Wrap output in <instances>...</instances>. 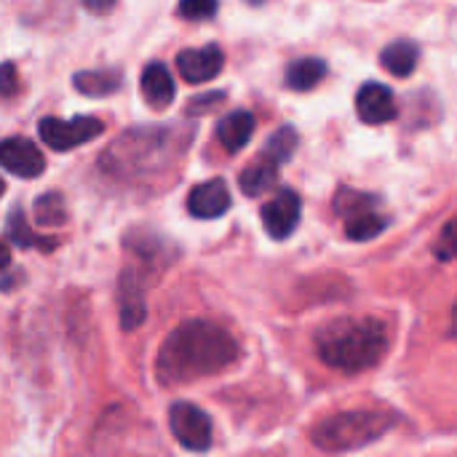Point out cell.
I'll return each instance as SVG.
<instances>
[{
	"mask_svg": "<svg viewBox=\"0 0 457 457\" xmlns=\"http://www.w3.org/2000/svg\"><path fill=\"white\" fill-rule=\"evenodd\" d=\"M436 254L442 260H455L457 257V217H453L445 225V230H442V236L436 241Z\"/></svg>",
	"mask_w": 457,
	"mask_h": 457,
	"instance_id": "25",
	"label": "cell"
},
{
	"mask_svg": "<svg viewBox=\"0 0 457 457\" xmlns=\"http://www.w3.org/2000/svg\"><path fill=\"white\" fill-rule=\"evenodd\" d=\"M388 348V329L383 321L359 316V319H335L316 332L319 359L340 372H364L375 367Z\"/></svg>",
	"mask_w": 457,
	"mask_h": 457,
	"instance_id": "2",
	"label": "cell"
},
{
	"mask_svg": "<svg viewBox=\"0 0 457 457\" xmlns=\"http://www.w3.org/2000/svg\"><path fill=\"white\" fill-rule=\"evenodd\" d=\"M303 214V201L292 187H281L265 206H262V225L270 238L284 241L297 230Z\"/></svg>",
	"mask_w": 457,
	"mask_h": 457,
	"instance_id": "7",
	"label": "cell"
},
{
	"mask_svg": "<svg viewBox=\"0 0 457 457\" xmlns=\"http://www.w3.org/2000/svg\"><path fill=\"white\" fill-rule=\"evenodd\" d=\"M67 217V204L59 193L37 195L35 201V222L37 225H62Z\"/></svg>",
	"mask_w": 457,
	"mask_h": 457,
	"instance_id": "23",
	"label": "cell"
},
{
	"mask_svg": "<svg viewBox=\"0 0 457 457\" xmlns=\"http://www.w3.org/2000/svg\"><path fill=\"white\" fill-rule=\"evenodd\" d=\"M0 163L8 174H16L21 179H35L46 171V158L37 150L35 142L27 137H8L0 145Z\"/></svg>",
	"mask_w": 457,
	"mask_h": 457,
	"instance_id": "8",
	"label": "cell"
},
{
	"mask_svg": "<svg viewBox=\"0 0 457 457\" xmlns=\"http://www.w3.org/2000/svg\"><path fill=\"white\" fill-rule=\"evenodd\" d=\"M254 115L249 110H236V112H228L225 118H220L217 123V139L222 142L225 150L230 153H238L249 145L252 134H254Z\"/></svg>",
	"mask_w": 457,
	"mask_h": 457,
	"instance_id": "13",
	"label": "cell"
},
{
	"mask_svg": "<svg viewBox=\"0 0 457 457\" xmlns=\"http://www.w3.org/2000/svg\"><path fill=\"white\" fill-rule=\"evenodd\" d=\"M238 359L236 337L212 321H185L166 335L155 356V378L161 386H185L220 375Z\"/></svg>",
	"mask_w": 457,
	"mask_h": 457,
	"instance_id": "1",
	"label": "cell"
},
{
	"mask_svg": "<svg viewBox=\"0 0 457 457\" xmlns=\"http://www.w3.org/2000/svg\"><path fill=\"white\" fill-rule=\"evenodd\" d=\"M418 59H420V51L412 40H394L391 46L383 48V56H380L383 67L396 78L412 75L418 67Z\"/></svg>",
	"mask_w": 457,
	"mask_h": 457,
	"instance_id": "18",
	"label": "cell"
},
{
	"mask_svg": "<svg viewBox=\"0 0 457 457\" xmlns=\"http://www.w3.org/2000/svg\"><path fill=\"white\" fill-rule=\"evenodd\" d=\"M230 209V190L225 179H206L187 195V212L195 220H217Z\"/></svg>",
	"mask_w": 457,
	"mask_h": 457,
	"instance_id": "11",
	"label": "cell"
},
{
	"mask_svg": "<svg viewBox=\"0 0 457 457\" xmlns=\"http://www.w3.org/2000/svg\"><path fill=\"white\" fill-rule=\"evenodd\" d=\"M118 0H83V5L91 11V13H107Z\"/></svg>",
	"mask_w": 457,
	"mask_h": 457,
	"instance_id": "27",
	"label": "cell"
},
{
	"mask_svg": "<svg viewBox=\"0 0 457 457\" xmlns=\"http://www.w3.org/2000/svg\"><path fill=\"white\" fill-rule=\"evenodd\" d=\"M169 428H171L174 439L190 453H206L212 447V420L201 407H195L190 402L171 404Z\"/></svg>",
	"mask_w": 457,
	"mask_h": 457,
	"instance_id": "6",
	"label": "cell"
},
{
	"mask_svg": "<svg viewBox=\"0 0 457 457\" xmlns=\"http://www.w3.org/2000/svg\"><path fill=\"white\" fill-rule=\"evenodd\" d=\"M5 238L19 246V249H29V246H46V249H54L56 246V238H43L32 230V225L27 222L24 217V209L21 206H13L5 217Z\"/></svg>",
	"mask_w": 457,
	"mask_h": 457,
	"instance_id": "15",
	"label": "cell"
},
{
	"mask_svg": "<svg viewBox=\"0 0 457 457\" xmlns=\"http://www.w3.org/2000/svg\"><path fill=\"white\" fill-rule=\"evenodd\" d=\"M139 86H142L145 102L150 107H155V110L169 107L171 99H174V78H171V72H169V67L163 62H150L142 70Z\"/></svg>",
	"mask_w": 457,
	"mask_h": 457,
	"instance_id": "12",
	"label": "cell"
},
{
	"mask_svg": "<svg viewBox=\"0 0 457 457\" xmlns=\"http://www.w3.org/2000/svg\"><path fill=\"white\" fill-rule=\"evenodd\" d=\"M391 426L394 418L386 412H340L321 420L311 431V442L324 453H351L378 442Z\"/></svg>",
	"mask_w": 457,
	"mask_h": 457,
	"instance_id": "4",
	"label": "cell"
},
{
	"mask_svg": "<svg viewBox=\"0 0 457 457\" xmlns=\"http://www.w3.org/2000/svg\"><path fill=\"white\" fill-rule=\"evenodd\" d=\"M217 8H220V0H179L177 13L190 21H204V19H212Z\"/></svg>",
	"mask_w": 457,
	"mask_h": 457,
	"instance_id": "24",
	"label": "cell"
},
{
	"mask_svg": "<svg viewBox=\"0 0 457 457\" xmlns=\"http://www.w3.org/2000/svg\"><path fill=\"white\" fill-rule=\"evenodd\" d=\"M187 134L177 137L174 126H139L123 131L102 155V166L115 177L155 174L174 155H182Z\"/></svg>",
	"mask_w": 457,
	"mask_h": 457,
	"instance_id": "3",
	"label": "cell"
},
{
	"mask_svg": "<svg viewBox=\"0 0 457 457\" xmlns=\"http://www.w3.org/2000/svg\"><path fill=\"white\" fill-rule=\"evenodd\" d=\"M327 75V64L321 59L305 56V59H295L287 67V86L295 91H311L316 88Z\"/></svg>",
	"mask_w": 457,
	"mask_h": 457,
	"instance_id": "19",
	"label": "cell"
},
{
	"mask_svg": "<svg viewBox=\"0 0 457 457\" xmlns=\"http://www.w3.org/2000/svg\"><path fill=\"white\" fill-rule=\"evenodd\" d=\"M276 179H278V163L262 155V161H257V163H252V166H246L241 171L238 185H241L244 195L257 198V195L268 193L276 185Z\"/></svg>",
	"mask_w": 457,
	"mask_h": 457,
	"instance_id": "17",
	"label": "cell"
},
{
	"mask_svg": "<svg viewBox=\"0 0 457 457\" xmlns=\"http://www.w3.org/2000/svg\"><path fill=\"white\" fill-rule=\"evenodd\" d=\"M104 131V123L94 115H75L72 120H59V118H43L37 123V134L40 139L51 147V150H72L83 142H91L94 137H99Z\"/></svg>",
	"mask_w": 457,
	"mask_h": 457,
	"instance_id": "5",
	"label": "cell"
},
{
	"mask_svg": "<svg viewBox=\"0 0 457 457\" xmlns=\"http://www.w3.org/2000/svg\"><path fill=\"white\" fill-rule=\"evenodd\" d=\"M13 88H16L13 64H11V62H5V64H3V94H5V96H13Z\"/></svg>",
	"mask_w": 457,
	"mask_h": 457,
	"instance_id": "26",
	"label": "cell"
},
{
	"mask_svg": "<svg viewBox=\"0 0 457 457\" xmlns=\"http://www.w3.org/2000/svg\"><path fill=\"white\" fill-rule=\"evenodd\" d=\"M147 311H145V297L142 289L137 287L134 273H123L120 278V327L123 329H137L145 321Z\"/></svg>",
	"mask_w": 457,
	"mask_h": 457,
	"instance_id": "16",
	"label": "cell"
},
{
	"mask_svg": "<svg viewBox=\"0 0 457 457\" xmlns=\"http://www.w3.org/2000/svg\"><path fill=\"white\" fill-rule=\"evenodd\" d=\"M378 206V195H367V193H356L351 187H343L335 198V212L348 220V217H356L361 212H370Z\"/></svg>",
	"mask_w": 457,
	"mask_h": 457,
	"instance_id": "22",
	"label": "cell"
},
{
	"mask_svg": "<svg viewBox=\"0 0 457 457\" xmlns=\"http://www.w3.org/2000/svg\"><path fill=\"white\" fill-rule=\"evenodd\" d=\"M225 67V54L220 46H204V48H185L177 56V70L187 83H206L217 78Z\"/></svg>",
	"mask_w": 457,
	"mask_h": 457,
	"instance_id": "9",
	"label": "cell"
},
{
	"mask_svg": "<svg viewBox=\"0 0 457 457\" xmlns=\"http://www.w3.org/2000/svg\"><path fill=\"white\" fill-rule=\"evenodd\" d=\"M386 225H388L386 217L378 214L375 209H370V212H361V214L345 220V236L351 241H372L386 230Z\"/></svg>",
	"mask_w": 457,
	"mask_h": 457,
	"instance_id": "20",
	"label": "cell"
},
{
	"mask_svg": "<svg viewBox=\"0 0 457 457\" xmlns=\"http://www.w3.org/2000/svg\"><path fill=\"white\" fill-rule=\"evenodd\" d=\"M72 86L86 96H110L123 86L120 70H80L72 78Z\"/></svg>",
	"mask_w": 457,
	"mask_h": 457,
	"instance_id": "14",
	"label": "cell"
},
{
	"mask_svg": "<svg viewBox=\"0 0 457 457\" xmlns=\"http://www.w3.org/2000/svg\"><path fill=\"white\" fill-rule=\"evenodd\" d=\"M356 112L364 123L370 126H380V123H388L396 118V99H394V91L378 80H370L359 88L356 94Z\"/></svg>",
	"mask_w": 457,
	"mask_h": 457,
	"instance_id": "10",
	"label": "cell"
},
{
	"mask_svg": "<svg viewBox=\"0 0 457 457\" xmlns=\"http://www.w3.org/2000/svg\"><path fill=\"white\" fill-rule=\"evenodd\" d=\"M297 142H300L297 131H295L292 126H281L278 131H273V134L268 137V142H265V147H262V155L270 158V161H276V163L281 166V163H287V161L295 155Z\"/></svg>",
	"mask_w": 457,
	"mask_h": 457,
	"instance_id": "21",
	"label": "cell"
}]
</instances>
